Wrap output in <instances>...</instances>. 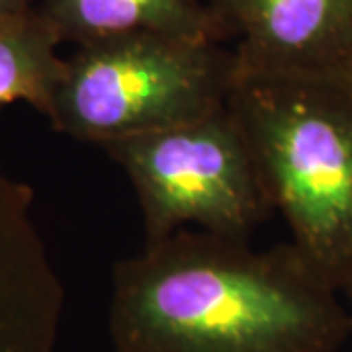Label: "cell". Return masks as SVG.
Wrapping results in <instances>:
<instances>
[{
	"label": "cell",
	"mask_w": 352,
	"mask_h": 352,
	"mask_svg": "<svg viewBox=\"0 0 352 352\" xmlns=\"http://www.w3.org/2000/svg\"><path fill=\"white\" fill-rule=\"evenodd\" d=\"M113 352H339L352 325L339 289L292 243L182 229L116 264Z\"/></svg>",
	"instance_id": "6da1fadb"
},
{
	"label": "cell",
	"mask_w": 352,
	"mask_h": 352,
	"mask_svg": "<svg viewBox=\"0 0 352 352\" xmlns=\"http://www.w3.org/2000/svg\"><path fill=\"white\" fill-rule=\"evenodd\" d=\"M36 8V0H0V12H20Z\"/></svg>",
	"instance_id": "9c48e42d"
},
{
	"label": "cell",
	"mask_w": 352,
	"mask_h": 352,
	"mask_svg": "<svg viewBox=\"0 0 352 352\" xmlns=\"http://www.w3.org/2000/svg\"><path fill=\"white\" fill-rule=\"evenodd\" d=\"M227 106L289 243L340 292L352 278V82L243 76Z\"/></svg>",
	"instance_id": "7a4b0ae2"
},
{
	"label": "cell",
	"mask_w": 352,
	"mask_h": 352,
	"mask_svg": "<svg viewBox=\"0 0 352 352\" xmlns=\"http://www.w3.org/2000/svg\"><path fill=\"white\" fill-rule=\"evenodd\" d=\"M104 151L135 190L147 243L182 229L249 239L272 212L227 104L186 124L106 143Z\"/></svg>",
	"instance_id": "277c9868"
},
{
	"label": "cell",
	"mask_w": 352,
	"mask_h": 352,
	"mask_svg": "<svg viewBox=\"0 0 352 352\" xmlns=\"http://www.w3.org/2000/svg\"><path fill=\"white\" fill-rule=\"evenodd\" d=\"M112 352H113V351H112Z\"/></svg>",
	"instance_id": "7c38bea8"
},
{
	"label": "cell",
	"mask_w": 352,
	"mask_h": 352,
	"mask_svg": "<svg viewBox=\"0 0 352 352\" xmlns=\"http://www.w3.org/2000/svg\"><path fill=\"white\" fill-rule=\"evenodd\" d=\"M233 78L352 82V0H206Z\"/></svg>",
	"instance_id": "5b68a950"
},
{
	"label": "cell",
	"mask_w": 352,
	"mask_h": 352,
	"mask_svg": "<svg viewBox=\"0 0 352 352\" xmlns=\"http://www.w3.org/2000/svg\"><path fill=\"white\" fill-rule=\"evenodd\" d=\"M65 289L34 217V194L0 170V352H53Z\"/></svg>",
	"instance_id": "8992f818"
},
{
	"label": "cell",
	"mask_w": 352,
	"mask_h": 352,
	"mask_svg": "<svg viewBox=\"0 0 352 352\" xmlns=\"http://www.w3.org/2000/svg\"><path fill=\"white\" fill-rule=\"evenodd\" d=\"M61 43L38 6L0 12V108L24 102L47 116L65 69Z\"/></svg>",
	"instance_id": "ba28073f"
},
{
	"label": "cell",
	"mask_w": 352,
	"mask_h": 352,
	"mask_svg": "<svg viewBox=\"0 0 352 352\" xmlns=\"http://www.w3.org/2000/svg\"><path fill=\"white\" fill-rule=\"evenodd\" d=\"M61 41L82 45L126 34L223 38L206 0H39Z\"/></svg>",
	"instance_id": "52a82bcc"
},
{
	"label": "cell",
	"mask_w": 352,
	"mask_h": 352,
	"mask_svg": "<svg viewBox=\"0 0 352 352\" xmlns=\"http://www.w3.org/2000/svg\"><path fill=\"white\" fill-rule=\"evenodd\" d=\"M339 352H342V351H339ZM349 352H352V351H349Z\"/></svg>",
	"instance_id": "8fae6325"
},
{
	"label": "cell",
	"mask_w": 352,
	"mask_h": 352,
	"mask_svg": "<svg viewBox=\"0 0 352 352\" xmlns=\"http://www.w3.org/2000/svg\"><path fill=\"white\" fill-rule=\"evenodd\" d=\"M231 82V51L217 39L112 36L65 57L45 118L65 135L104 147L223 108Z\"/></svg>",
	"instance_id": "3957f363"
},
{
	"label": "cell",
	"mask_w": 352,
	"mask_h": 352,
	"mask_svg": "<svg viewBox=\"0 0 352 352\" xmlns=\"http://www.w3.org/2000/svg\"><path fill=\"white\" fill-rule=\"evenodd\" d=\"M340 296L344 300V305H346V311H349V317H351V325H352V278L342 286L340 289Z\"/></svg>",
	"instance_id": "30bf717a"
}]
</instances>
